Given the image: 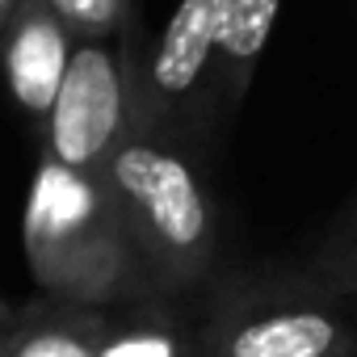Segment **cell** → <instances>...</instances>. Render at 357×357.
I'll use <instances>...</instances> for the list:
<instances>
[{"label": "cell", "mask_w": 357, "mask_h": 357, "mask_svg": "<svg viewBox=\"0 0 357 357\" xmlns=\"http://www.w3.org/2000/svg\"><path fill=\"white\" fill-rule=\"evenodd\" d=\"M22 236L43 298L93 311L160 298L101 176L72 172L43 155L26 198Z\"/></svg>", "instance_id": "obj_1"}, {"label": "cell", "mask_w": 357, "mask_h": 357, "mask_svg": "<svg viewBox=\"0 0 357 357\" xmlns=\"http://www.w3.org/2000/svg\"><path fill=\"white\" fill-rule=\"evenodd\" d=\"M101 181L160 298L194 290L211 273L219 252V215L181 143L126 130Z\"/></svg>", "instance_id": "obj_2"}, {"label": "cell", "mask_w": 357, "mask_h": 357, "mask_svg": "<svg viewBox=\"0 0 357 357\" xmlns=\"http://www.w3.org/2000/svg\"><path fill=\"white\" fill-rule=\"evenodd\" d=\"M223 0H181L164 34L143 51L130 80V130L190 139L211 122V76L219 55Z\"/></svg>", "instance_id": "obj_3"}, {"label": "cell", "mask_w": 357, "mask_h": 357, "mask_svg": "<svg viewBox=\"0 0 357 357\" xmlns=\"http://www.w3.org/2000/svg\"><path fill=\"white\" fill-rule=\"evenodd\" d=\"M357 328L311 290H231L198 328V357H353Z\"/></svg>", "instance_id": "obj_4"}, {"label": "cell", "mask_w": 357, "mask_h": 357, "mask_svg": "<svg viewBox=\"0 0 357 357\" xmlns=\"http://www.w3.org/2000/svg\"><path fill=\"white\" fill-rule=\"evenodd\" d=\"M130 130L126 59L118 38H76L55 101L43 118L47 160L101 176L114 147Z\"/></svg>", "instance_id": "obj_5"}, {"label": "cell", "mask_w": 357, "mask_h": 357, "mask_svg": "<svg viewBox=\"0 0 357 357\" xmlns=\"http://www.w3.org/2000/svg\"><path fill=\"white\" fill-rule=\"evenodd\" d=\"M0 47H5L0 55H5V76L17 105L34 118H47L72 59L68 26L47 9V0H17L9 22L0 26Z\"/></svg>", "instance_id": "obj_6"}, {"label": "cell", "mask_w": 357, "mask_h": 357, "mask_svg": "<svg viewBox=\"0 0 357 357\" xmlns=\"http://www.w3.org/2000/svg\"><path fill=\"white\" fill-rule=\"evenodd\" d=\"M278 13H282V0H223L219 55L211 76V118L227 122L244 105L257 63L278 26Z\"/></svg>", "instance_id": "obj_7"}, {"label": "cell", "mask_w": 357, "mask_h": 357, "mask_svg": "<svg viewBox=\"0 0 357 357\" xmlns=\"http://www.w3.org/2000/svg\"><path fill=\"white\" fill-rule=\"evenodd\" d=\"M109 311L72 303H30L0 332V357H97Z\"/></svg>", "instance_id": "obj_8"}, {"label": "cell", "mask_w": 357, "mask_h": 357, "mask_svg": "<svg viewBox=\"0 0 357 357\" xmlns=\"http://www.w3.org/2000/svg\"><path fill=\"white\" fill-rule=\"evenodd\" d=\"M97 357H198V332L164 298H139L109 307Z\"/></svg>", "instance_id": "obj_9"}, {"label": "cell", "mask_w": 357, "mask_h": 357, "mask_svg": "<svg viewBox=\"0 0 357 357\" xmlns=\"http://www.w3.org/2000/svg\"><path fill=\"white\" fill-rule=\"evenodd\" d=\"M311 282L328 294L357 298V206L349 215H340L336 227L328 231V240L319 244V252L311 261Z\"/></svg>", "instance_id": "obj_10"}, {"label": "cell", "mask_w": 357, "mask_h": 357, "mask_svg": "<svg viewBox=\"0 0 357 357\" xmlns=\"http://www.w3.org/2000/svg\"><path fill=\"white\" fill-rule=\"evenodd\" d=\"M47 9L68 26L72 38H118L135 0H47Z\"/></svg>", "instance_id": "obj_11"}, {"label": "cell", "mask_w": 357, "mask_h": 357, "mask_svg": "<svg viewBox=\"0 0 357 357\" xmlns=\"http://www.w3.org/2000/svg\"><path fill=\"white\" fill-rule=\"evenodd\" d=\"M9 319H13V307L5 303V294H0V332H5V324H9Z\"/></svg>", "instance_id": "obj_12"}, {"label": "cell", "mask_w": 357, "mask_h": 357, "mask_svg": "<svg viewBox=\"0 0 357 357\" xmlns=\"http://www.w3.org/2000/svg\"><path fill=\"white\" fill-rule=\"evenodd\" d=\"M13 5H17V0H0V26H5V22H9V13H13Z\"/></svg>", "instance_id": "obj_13"}, {"label": "cell", "mask_w": 357, "mask_h": 357, "mask_svg": "<svg viewBox=\"0 0 357 357\" xmlns=\"http://www.w3.org/2000/svg\"><path fill=\"white\" fill-rule=\"evenodd\" d=\"M353 357H357V353H353Z\"/></svg>", "instance_id": "obj_14"}]
</instances>
